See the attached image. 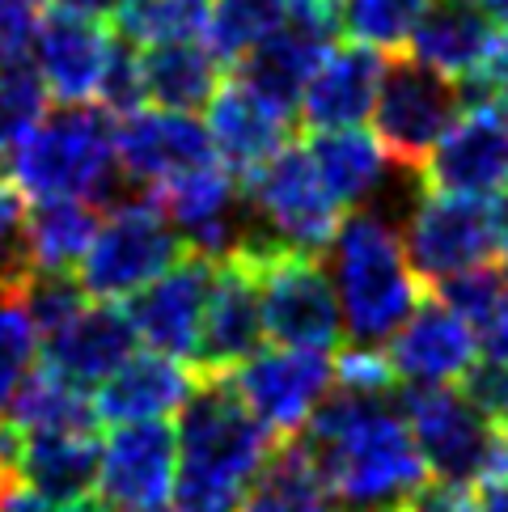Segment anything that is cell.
<instances>
[{"label":"cell","mask_w":508,"mask_h":512,"mask_svg":"<svg viewBox=\"0 0 508 512\" xmlns=\"http://www.w3.org/2000/svg\"><path fill=\"white\" fill-rule=\"evenodd\" d=\"M157 512H166V508H157ZM178 512H183V508H178Z\"/></svg>","instance_id":"cell-50"},{"label":"cell","mask_w":508,"mask_h":512,"mask_svg":"<svg viewBox=\"0 0 508 512\" xmlns=\"http://www.w3.org/2000/svg\"><path fill=\"white\" fill-rule=\"evenodd\" d=\"M386 356L403 386H462L479 360V335L445 301L428 297L394 331Z\"/></svg>","instance_id":"cell-18"},{"label":"cell","mask_w":508,"mask_h":512,"mask_svg":"<svg viewBox=\"0 0 508 512\" xmlns=\"http://www.w3.org/2000/svg\"><path fill=\"white\" fill-rule=\"evenodd\" d=\"M26 195L13 182H0V280L22 284L30 276V254H26Z\"/></svg>","instance_id":"cell-37"},{"label":"cell","mask_w":508,"mask_h":512,"mask_svg":"<svg viewBox=\"0 0 508 512\" xmlns=\"http://www.w3.org/2000/svg\"><path fill=\"white\" fill-rule=\"evenodd\" d=\"M9 424L17 432H60V428H98L94 394L72 386L60 373L34 369L22 394L13 398Z\"/></svg>","instance_id":"cell-32"},{"label":"cell","mask_w":508,"mask_h":512,"mask_svg":"<svg viewBox=\"0 0 508 512\" xmlns=\"http://www.w3.org/2000/svg\"><path fill=\"white\" fill-rule=\"evenodd\" d=\"M136 326L119 301H98L77 309L60 331L43 335L47 369L81 390H98L119 364L136 352Z\"/></svg>","instance_id":"cell-21"},{"label":"cell","mask_w":508,"mask_h":512,"mask_svg":"<svg viewBox=\"0 0 508 512\" xmlns=\"http://www.w3.org/2000/svg\"><path fill=\"white\" fill-rule=\"evenodd\" d=\"M381 77H386L381 51L360 47L352 39L331 43L301 89V127L305 132H343V127H360L365 119H373Z\"/></svg>","instance_id":"cell-19"},{"label":"cell","mask_w":508,"mask_h":512,"mask_svg":"<svg viewBox=\"0 0 508 512\" xmlns=\"http://www.w3.org/2000/svg\"><path fill=\"white\" fill-rule=\"evenodd\" d=\"M432 297L445 301L453 314L466 318L479 331V326L492 322L500 314V305L508 301V271L492 267V263L466 267V271H458V276L441 280L437 288H432Z\"/></svg>","instance_id":"cell-36"},{"label":"cell","mask_w":508,"mask_h":512,"mask_svg":"<svg viewBox=\"0 0 508 512\" xmlns=\"http://www.w3.org/2000/svg\"><path fill=\"white\" fill-rule=\"evenodd\" d=\"M462 106L466 94L458 81L415 60H390L373 106V136L386 144L398 170H415L462 115Z\"/></svg>","instance_id":"cell-9"},{"label":"cell","mask_w":508,"mask_h":512,"mask_svg":"<svg viewBox=\"0 0 508 512\" xmlns=\"http://www.w3.org/2000/svg\"><path fill=\"white\" fill-rule=\"evenodd\" d=\"M204 111H208V132L216 144V157L242 182L284 149L288 127H293V115H284L280 106L259 98L242 77H229L216 85V94Z\"/></svg>","instance_id":"cell-22"},{"label":"cell","mask_w":508,"mask_h":512,"mask_svg":"<svg viewBox=\"0 0 508 512\" xmlns=\"http://www.w3.org/2000/svg\"><path fill=\"white\" fill-rule=\"evenodd\" d=\"M111 51H115V39L102 30V22L51 9L43 13L30 56L47 85V94L60 106H89V102H98Z\"/></svg>","instance_id":"cell-20"},{"label":"cell","mask_w":508,"mask_h":512,"mask_svg":"<svg viewBox=\"0 0 508 512\" xmlns=\"http://www.w3.org/2000/svg\"><path fill=\"white\" fill-rule=\"evenodd\" d=\"M98 102H102V111H111L115 119L132 115L144 106V77H140V56H136L132 43L115 39L111 64H106V77H102V89H98Z\"/></svg>","instance_id":"cell-38"},{"label":"cell","mask_w":508,"mask_h":512,"mask_svg":"<svg viewBox=\"0 0 508 512\" xmlns=\"http://www.w3.org/2000/svg\"><path fill=\"white\" fill-rule=\"evenodd\" d=\"M115 157L127 187L157 191L174 178H187L204 166H216V144L208 123L183 111H161L140 106L115 123Z\"/></svg>","instance_id":"cell-14"},{"label":"cell","mask_w":508,"mask_h":512,"mask_svg":"<svg viewBox=\"0 0 508 512\" xmlns=\"http://www.w3.org/2000/svg\"><path fill=\"white\" fill-rule=\"evenodd\" d=\"M102 225V208L85 199H39L26 212V254L34 271H72L81 267L89 242Z\"/></svg>","instance_id":"cell-29"},{"label":"cell","mask_w":508,"mask_h":512,"mask_svg":"<svg viewBox=\"0 0 508 512\" xmlns=\"http://www.w3.org/2000/svg\"><path fill=\"white\" fill-rule=\"evenodd\" d=\"M51 9L60 13H77V17H89V22H106V17H115V5L119 0H47Z\"/></svg>","instance_id":"cell-45"},{"label":"cell","mask_w":508,"mask_h":512,"mask_svg":"<svg viewBox=\"0 0 508 512\" xmlns=\"http://www.w3.org/2000/svg\"><path fill=\"white\" fill-rule=\"evenodd\" d=\"M462 94L466 98H492V102L508 106V30L496 39L492 56L483 60V68L475 72V77L462 81Z\"/></svg>","instance_id":"cell-42"},{"label":"cell","mask_w":508,"mask_h":512,"mask_svg":"<svg viewBox=\"0 0 508 512\" xmlns=\"http://www.w3.org/2000/svg\"><path fill=\"white\" fill-rule=\"evenodd\" d=\"M9 483H13V470H9V462H5V457H0V500H5Z\"/></svg>","instance_id":"cell-49"},{"label":"cell","mask_w":508,"mask_h":512,"mask_svg":"<svg viewBox=\"0 0 508 512\" xmlns=\"http://www.w3.org/2000/svg\"><path fill=\"white\" fill-rule=\"evenodd\" d=\"M242 191H246L250 225L271 246L318 254V259L331 250L343 216H348L339 208V199L326 191L305 144H284L267 166H259L242 182Z\"/></svg>","instance_id":"cell-7"},{"label":"cell","mask_w":508,"mask_h":512,"mask_svg":"<svg viewBox=\"0 0 508 512\" xmlns=\"http://www.w3.org/2000/svg\"><path fill=\"white\" fill-rule=\"evenodd\" d=\"M335 43V30L322 26H284L280 34H271L267 43H259L250 56L238 60V77L271 106H280L284 115H297L301 89L310 81V72L318 68L322 51Z\"/></svg>","instance_id":"cell-26"},{"label":"cell","mask_w":508,"mask_h":512,"mask_svg":"<svg viewBox=\"0 0 508 512\" xmlns=\"http://www.w3.org/2000/svg\"><path fill=\"white\" fill-rule=\"evenodd\" d=\"M238 512H331V491L318 479L297 436L271 453V462L246 491Z\"/></svg>","instance_id":"cell-30"},{"label":"cell","mask_w":508,"mask_h":512,"mask_svg":"<svg viewBox=\"0 0 508 512\" xmlns=\"http://www.w3.org/2000/svg\"><path fill=\"white\" fill-rule=\"evenodd\" d=\"M149 195L161 204V212L170 216V225L187 242V250L208 254V259H225L250 233V208H246L242 178L229 174L221 161L195 170L187 178H174Z\"/></svg>","instance_id":"cell-16"},{"label":"cell","mask_w":508,"mask_h":512,"mask_svg":"<svg viewBox=\"0 0 508 512\" xmlns=\"http://www.w3.org/2000/svg\"><path fill=\"white\" fill-rule=\"evenodd\" d=\"M183 254L187 242L149 191L119 195L102 208V225L77 267V280L94 301H127L157 276H166Z\"/></svg>","instance_id":"cell-5"},{"label":"cell","mask_w":508,"mask_h":512,"mask_svg":"<svg viewBox=\"0 0 508 512\" xmlns=\"http://www.w3.org/2000/svg\"><path fill=\"white\" fill-rule=\"evenodd\" d=\"M403 246H407V259L415 267V276H420V284L437 288L441 280L458 276V271L492 259V250H496L492 216H487L483 199L424 191L420 204L407 216Z\"/></svg>","instance_id":"cell-13"},{"label":"cell","mask_w":508,"mask_h":512,"mask_svg":"<svg viewBox=\"0 0 508 512\" xmlns=\"http://www.w3.org/2000/svg\"><path fill=\"white\" fill-rule=\"evenodd\" d=\"M115 30L132 47H166V43H199L212 22V0H119Z\"/></svg>","instance_id":"cell-31"},{"label":"cell","mask_w":508,"mask_h":512,"mask_svg":"<svg viewBox=\"0 0 508 512\" xmlns=\"http://www.w3.org/2000/svg\"><path fill=\"white\" fill-rule=\"evenodd\" d=\"M394 512H475V491L466 483H420Z\"/></svg>","instance_id":"cell-41"},{"label":"cell","mask_w":508,"mask_h":512,"mask_svg":"<svg viewBox=\"0 0 508 512\" xmlns=\"http://www.w3.org/2000/svg\"><path fill=\"white\" fill-rule=\"evenodd\" d=\"M479 5L487 9V17H492L500 30H508V0H479Z\"/></svg>","instance_id":"cell-48"},{"label":"cell","mask_w":508,"mask_h":512,"mask_svg":"<svg viewBox=\"0 0 508 512\" xmlns=\"http://www.w3.org/2000/svg\"><path fill=\"white\" fill-rule=\"evenodd\" d=\"M496 39H500V26L487 17L479 0H432L411 34L407 51L415 64L462 85L492 56Z\"/></svg>","instance_id":"cell-24"},{"label":"cell","mask_w":508,"mask_h":512,"mask_svg":"<svg viewBox=\"0 0 508 512\" xmlns=\"http://www.w3.org/2000/svg\"><path fill=\"white\" fill-rule=\"evenodd\" d=\"M216 259L187 250L166 276H157L149 288L127 297V318L136 326V339L149 352L174 356L191 364L199 347V322H204L208 288H212Z\"/></svg>","instance_id":"cell-17"},{"label":"cell","mask_w":508,"mask_h":512,"mask_svg":"<svg viewBox=\"0 0 508 512\" xmlns=\"http://www.w3.org/2000/svg\"><path fill=\"white\" fill-rule=\"evenodd\" d=\"M178 479V432L166 419L115 424L102 445L98 496L111 512H157L174 496Z\"/></svg>","instance_id":"cell-15"},{"label":"cell","mask_w":508,"mask_h":512,"mask_svg":"<svg viewBox=\"0 0 508 512\" xmlns=\"http://www.w3.org/2000/svg\"><path fill=\"white\" fill-rule=\"evenodd\" d=\"M98 462H102L98 428L17 432L13 474L56 508L72 504V500H85L89 487H98Z\"/></svg>","instance_id":"cell-23"},{"label":"cell","mask_w":508,"mask_h":512,"mask_svg":"<svg viewBox=\"0 0 508 512\" xmlns=\"http://www.w3.org/2000/svg\"><path fill=\"white\" fill-rule=\"evenodd\" d=\"M263 343V284L259 263L246 250H233L212 267V288L199 322L195 377H229Z\"/></svg>","instance_id":"cell-12"},{"label":"cell","mask_w":508,"mask_h":512,"mask_svg":"<svg viewBox=\"0 0 508 512\" xmlns=\"http://www.w3.org/2000/svg\"><path fill=\"white\" fill-rule=\"evenodd\" d=\"M432 0H339L343 39L373 51H403Z\"/></svg>","instance_id":"cell-34"},{"label":"cell","mask_w":508,"mask_h":512,"mask_svg":"<svg viewBox=\"0 0 508 512\" xmlns=\"http://www.w3.org/2000/svg\"><path fill=\"white\" fill-rule=\"evenodd\" d=\"M178 479L183 512H238L276 453V432L254 415L229 377H195L178 411Z\"/></svg>","instance_id":"cell-2"},{"label":"cell","mask_w":508,"mask_h":512,"mask_svg":"<svg viewBox=\"0 0 508 512\" xmlns=\"http://www.w3.org/2000/svg\"><path fill=\"white\" fill-rule=\"evenodd\" d=\"M305 149H310L314 166L326 182V191L339 199L343 212H356L360 204H369L386 191L390 182V170L394 157L386 153V144H381L373 132L365 127H343V132H310L305 140Z\"/></svg>","instance_id":"cell-27"},{"label":"cell","mask_w":508,"mask_h":512,"mask_svg":"<svg viewBox=\"0 0 508 512\" xmlns=\"http://www.w3.org/2000/svg\"><path fill=\"white\" fill-rule=\"evenodd\" d=\"M140 51V47H136ZM140 77H144V102L161 111L195 115L212 102L221 85V60L204 43H166L140 51Z\"/></svg>","instance_id":"cell-28"},{"label":"cell","mask_w":508,"mask_h":512,"mask_svg":"<svg viewBox=\"0 0 508 512\" xmlns=\"http://www.w3.org/2000/svg\"><path fill=\"white\" fill-rule=\"evenodd\" d=\"M233 390L276 436H297L335 390V356L314 347H259L229 373Z\"/></svg>","instance_id":"cell-11"},{"label":"cell","mask_w":508,"mask_h":512,"mask_svg":"<svg viewBox=\"0 0 508 512\" xmlns=\"http://www.w3.org/2000/svg\"><path fill=\"white\" fill-rule=\"evenodd\" d=\"M47 85L30 60L0 68V157H9L47 115Z\"/></svg>","instance_id":"cell-35"},{"label":"cell","mask_w":508,"mask_h":512,"mask_svg":"<svg viewBox=\"0 0 508 512\" xmlns=\"http://www.w3.org/2000/svg\"><path fill=\"white\" fill-rule=\"evenodd\" d=\"M22 284L0 280V419L13 411V398L30 381L34 364H39V347H43L39 326H34L26 309Z\"/></svg>","instance_id":"cell-33"},{"label":"cell","mask_w":508,"mask_h":512,"mask_svg":"<svg viewBox=\"0 0 508 512\" xmlns=\"http://www.w3.org/2000/svg\"><path fill=\"white\" fill-rule=\"evenodd\" d=\"M195 390V369L161 352H132L119 369L94 390V411L102 424H136V419H166L183 411Z\"/></svg>","instance_id":"cell-25"},{"label":"cell","mask_w":508,"mask_h":512,"mask_svg":"<svg viewBox=\"0 0 508 512\" xmlns=\"http://www.w3.org/2000/svg\"><path fill=\"white\" fill-rule=\"evenodd\" d=\"M398 407L437 479L466 487L508 479V432L487 419L462 386H407Z\"/></svg>","instance_id":"cell-6"},{"label":"cell","mask_w":508,"mask_h":512,"mask_svg":"<svg viewBox=\"0 0 508 512\" xmlns=\"http://www.w3.org/2000/svg\"><path fill=\"white\" fill-rule=\"evenodd\" d=\"M420 191L487 199L508 187V106L492 98H466L462 115L449 123L420 166Z\"/></svg>","instance_id":"cell-10"},{"label":"cell","mask_w":508,"mask_h":512,"mask_svg":"<svg viewBox=\"0 0 508 512\" xmlns=\"http://www.w3.org/2000/svg\"><path fill=\"white\" fill-rule=\"evenodd\" d=\"M47 0H0V68L26 64Z\"/></svg>","instance_id":"cell-39"},{"label":"cell","mask_w":508,"mask_h":512,"mask_svg":"<svg viewBox=\"0 0 508 512\" xmlns=\"http://www.w3.org/2000/svg\"><path fill=\"white\" fill-rule=\"evenodd\" d=\"M504 432H508V419H504Z\"/></svg>","instance_id":"cell-51"},{"label":"cell","mask_w":508,"mask_h":512,"mask_svg":"<svg viewBox=\"0 0 508 512\" xmlns=\"http://www.w3.org/2000/svg\"><path fill=\"white\" fill-rule=\"evenodd\" d=\"M335 386L343 390H365V394H390L398 377L390 369V356L381 347L348 343V352L335 356Z\"/></svg>","instance_id":"cell-40"},{"label":"cell","mask_w":508,"mask_h":512,"mask_svg":"<svg viewBox=\"0 0 508 512\" xmlns=\"http://www.w3.org/2000/svg\"><path fill=\"white\" fill-rule=\"evenodd\" d=\"M335 259V297L343 314V339L360 347L390 343L415 305H420V276L407 259L403 233L381 212H352L331 242Z\"/></svg>","instance_id":"cell-3"},{"label":"cell","mask_w":508,"mask_h":512,"mask_svg":"<svg viewBox=\"0 0 508 512\" xmlns=\"http://www.w3.org/2000/svg\"><path fill=\"white\" fill-rule=\"evenodd\" d=\"M487 216H492V242H496V250L504 254V267H508V187L496 191V199H492V208H487Z\"/></svg>","instance_id":"cell-46"},{"label":"cell","mask_w":508,"mask_h":512,"mask_svg":"<svg viewBox=\"0 0 508 512\" xmlns=\"http://www.w3.org/2000/svg\"><path fill=\"white\" fill-rule=\"evenodd\" d=\"M297 441L348 512H394L428 470L394 390H331Z\"/></svg>","instance_id":"cell-1"},{"label":"cell","mask_w":508,"mask_h":512,"mask_svg":"<svg viewBox=\"0 0 508 512\" xmlns=\"http://www.w3.org/2000/svg\"><path fill=\"white\" fill-rule=\"evenodd\" d=\"M479 360H492V364H504L508 369V301L500 305V314L479 326Z\"/></svg>","instance_id":"cell-43"},{"label":"cell","mask_w":508,"mask_h":512,"mask_svg":"<svg viewBox=\"0 0 508 512\" xmlns=\"http://www.w3.org/2000/svg\"><path fill=\"white\" fill-rule=\"evenodd\" d=\"M259 263L263 284V335L280 347H314L331 352L343 339V314L331 276L322 271L318 254L280 250L250 225L242 246Z\"/></svg>","instance_id":"cell-8"},{"label":"cell","mask_w":508,"mask_h":512,"mask_svg":"<svg viewBox=\"0 0 508 512\" xmlns=\"http://www.w3.org/2000/svg\"><path fill=\"white\" fill-rule=\"evenodd\" d=\"M9 182L30 204L39 199H85L115 204L123 174L115 157V115L98 106H60L9 153Z\"/></svg>","instance_id":"cell-4"},{"label":"cell","mask_w":508,"mask_h":512,"mask_svg":"<svg viewBox=\"0 0 508 512\" xmlns=\"http://www.w3.org/2000/svg\"><path fill=\"white\" fill-rule=\"evenodd\" d=\"M475 512H508V479L483 483L475 496Z\"/></svg>","instance_id":"cell-47"},{"label":"cell","mask_w":508,"mask_h":512,"mask_svg":"<svg viewBox=\"0 0 508 512\" xmlns=\"http://www.w3.org/2000/svg\"><path fill=\"white\" fill-rule=\"evenodd\" d=\"M0 512H56V504H47L39 491H30L26 483H9L5 500H0Z\"/></svg>","instance_id":"cell-44"}]
</instances>
